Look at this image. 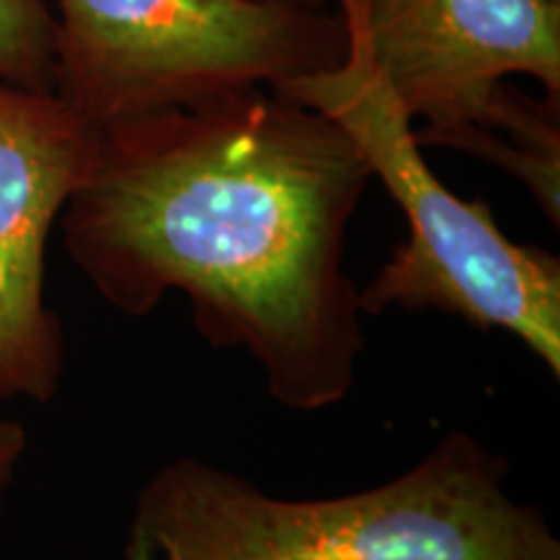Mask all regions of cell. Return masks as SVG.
Returning a JSON list of instances; mask_svg holds the SVG:
<instances>
[{
	"label": "cell",
	"mask_w": 560,
	"mask_h": 560,
	"mask_svg": "<svg viewBox=\"0 0 560 560\" xmlns=\"http://www.w3.org/2000/svg\"><path fill=\"white\" fill-rule=\"evenodd\" d=\"M371 52L420 145L514 174L560 221V0H366Z\"/></svg>",
	"instance_id": "277c9868"
},
{
	"label": "cell",
	"mask_w": 560,
	"mask_h": 560,
	"mask_svg": "<svg viewBox=\"0 0 560 560\" xmlns=\"http://www.w3.org/2000/svg\"><path fill=\"white\" fill-rule=\"evenodd\" d=\"M58 24L45 0H0V81L55 91Z\"/></svg>",
	"instance_id": "52a82bcc"
},
{
	"label": "cell",
	"mask_w": 560,
	"mask_h": 560,
	"mask_svg": "<svg viewBox=\"0 0 560 560\" xmlns=\"http://www.w3.org/2000/svg\"><path fill=\"white\" fill-rule=\"evenodd\" d=\"M276 3H293V5H304V9H325L327 0H276Z\"/></svg>",
	"instance_id": "9c48e42d"
},
{
	"label": "cell",
	"mask_w": 560,
	"mask_h": 560,
	"mask_svg": "<svg viewBox=\"0 0 560 560\" xmlns=\"http://www.w3.org/2000/svg\"><path fill=\"white\" fill-rule=\"evenodd\" d=\"M335 3L348 34L346 60L276 91L338 122L408 221V240L361 289V312L436 310L478 330H503L558 380L560 260L511 242L486 200H462L433 174L371 52L366 0Z\"/></svg>",
	"instance_id": "3957f363"
},
{
	"label": "cell",
	"mask_w": 560,
	"mask_h": 560,
	"mask_svg": "<svg viewBox=\"0 0 560 560\" xmlns=\"http://www.w3.org/2000/svg\"><path fill=\"white\" fill-rule=\"evenodd\" d=\"M374 179L348 132L276 89L104 125L62 244L112 310L179 291L213 348H244L280 408L346 400L366 348L348 229Z\"/></svg>",
	"instance_id": "6da1fadb"
},
{
	"label": "cell",
	"mask_w": 560,
	"mask_h": 560,
	"mask_svg": "<svg viewBox=\"0 0 560 560\" xmlns=\"http://www.w3.org/2000/svg\"><path fill=\"white\" fill-rule=\"evenodd\" d=\"M94 149V125L55 91L0 81V400L50 402L58 392L62 330L47 306V240Z\"/></svg>",
	"instance_id": "8992f818"
},
{
	"label": "cell",
	"mask_w": 560,
	"mask_h": 560,
	"mask_svg": "<svg viewBox=\"0 0 560 560\" xmlns=\"http://www.w3.org/2000/svg\"><path fill=\"white\" fill-rule=\"evenodd\" d=\"M509 459L452 431L408 472L327 499H285L177 457L140 488L122 560H560Z\"/></svg>",
	"instance_id": "7a4b0ae2"
},
{
	"label": "cell",
	"mask_w": 560,
	"mask_h": 560,
	"mask_svg": "<svg viewBox=\"0 0 560 560\" xmlns=\"http://www.w3.org/2000/svg\"><path fill=\"white\" fill-rule=\"evenodd\" d=\"M26 446H30V441H26L24 425L0 416V509H3L5 493H9Z\"/></svg>",
	"instance_id": "ba28073f"
},
{
	"label": "cell",
	"mask_w": 560,
	"mask_h": 560,
	"mask_svg": "<svg viewBox=\"0 0 560 560\" xmlns=\"http://www.w3.org/2000/svg\"><path fill=\"white\" fill-rule=\"evenodd\" d=\"M55 94L96 130L346 60L340 13L276 0H58Z\"/></svg>",
	"instance_id": "5b68a950"
}]
</instances>
